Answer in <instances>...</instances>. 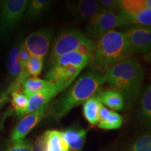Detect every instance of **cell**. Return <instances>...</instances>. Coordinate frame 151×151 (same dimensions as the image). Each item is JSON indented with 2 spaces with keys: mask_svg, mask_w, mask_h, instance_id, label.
Listing matches in <instances>:
<instances>
[{
  "mask_svg": "<svg viewBox=\"0 0 151 151\" xmlns=\"http://www.w3.org/2000/svg\"><path fill=\"white\" fill-rule=\"evenodd\" d=\"M121 11L127 16H134L141 11L151 9L150 0H120Z\"/></svg>",
  "mask_w": 151,
  "mask_h": 151,
  "instance_id": "23",
  "label": "cell"
},
{
  "mask_svg": "<svg viewBox=\"0 0 151 151\" xmlns=\"http://www.w3.org/2000/svg\"><path fill=\"white\" fill-rule=\"evenodd\" d=\"M102 104L108 106L112 111H120L124 109V99L120 93L113 89L99 90L97 92Z\"/></svg>",
  "mask_w": 151,
  "mask_h": 151,
  "instance_id": "18",
  "label": "cell"
},
{
  "mask_svg": "<svg viewBox=\"0 0 151 151\" xmlns=\"http://www.w3.org/2000/svg\"><path fill=\"white\" fill-rule=\"evenodd\" d=\"M12 91L9 85L0 86V111L10 101V94Z\"/></svg>",
  "mask_w": 151,
  "mask_h": 151,
  "instance_id": "30",
  "label": "cell"
},
{
  "mask_svg": "<svg viewBox=\"0 0 151 151\" xmlns=\"http://www.w3.org/2000/svg\"><path fill=\"white\" fill-rule=\"evenodd\" d=\"M123 122V118L116 111L106 106L101 107L99 113L97 127L101 129L112 130L119 129Z\"/></svg>",
  "mask_w": 151,
  "mask_h": 151,
  "instance_id": "17",
  "label": "cell"
},
{
  "mask_svg": "<svg viewBox=\"0 0 151 151\" xmlns=\"http://www.w3.org/2000/svg\"><path fill=\"white\" fill-rule=\"evenodd\" d=\"M53 83L43 80L38 77H29L24 81L22 85V92L27 97L33 94L41 92L50 87Z\"/></svg>",
  "mask_w": 151,
  "mask_h": 151,
  "instance_id": "20",
  "label": "cell"
},
{
  "mask_svg": "<svg viewBox=\"0 0 151 151\" xmlns=\"http://www.w3.org/2000/svg\"><path fill=\"white\" fill-rule=\"evenodd\" d=\"M50 104L43 106L37 111L23 116L13 129L9 141L15 142L25 139L26 136L36 127L38 124L46 117Z\"/></svg>",
  "mask_w": 151,
  "mask_h": 151,
  "instance_id": "9",
  "label": "cell"
},
{
  "mask_svg": "<svg viewBox=\"0 0 151 151\" xmlns=\"http://www.w3.org/2000/svg\"><path fill=\"white\" fill-rule=\"evenodd\" d=\"M52 1L50 0H32L29 1L26 8L25 17L28 20L37 18L47 12Z\"/></svg>",
  "mask_w": 151,
  "mask_h": 151,
  "instance_id": "22",
  "label": "cell"
},
{
  "mask_svg": "<svg viewBox=\"0 0 151 151\" xmlns=\"http://www.w3.org/2000/svg\"><path fill=\"white\" fill-rule=\"evenodd\" d=\"M98 1L104 11L115 14L121 12L120 0H99Z\"/></svg>",
  "mask_w": 151,
  "mask_h": 151,
  "instance_id": "29",
  "label": "cell"
},
{
  "mask_svg": "<svg viewBox=\"0 0 151 151\" xmlns=\"http://www.w3.org/2000/svg\"><path fill=\"white\" fill-rule=\"evenodd\" d=\"M28 2L27 0L0 1V37H9L14 32L24 16Z\"/></svg>",
  "mask_w": 151,
  "mask_h": 151,
  "instance_id": "6",
  "label": "cell"
},
{
  "mask_svg": "<svg viewBox=\"0 0 151 151\" xmlns=\"http://www.w3.org/2000/svg\"><path fill=\"white\" fill-rule=\"evenodd\" d=\"M129 24V21L122 12L115 14L104 11L92 17L88 21L86 35L92 40H98L106 33Z\"/></svg>",
  "mask_w": 151,
  "mask_h": 151,
  "instance_id": "5",
  "label": "cell"
},
{
  "mask_svg": "<svg viewBox=\"0 0 151 151\" xmlns=\"http://www.w3.org/2000/svg\"><path fill=\"white\" fill-rule=\"evenodd\" d=\"M128 151H151L150 134H144L136 139Z\"/></svg>",
  "mask_w": 151,
  "mask_h": 151,
  "instance_id": "27",
  "label": "cell"
},
{
  "mask_svg": "<svg viewBox=\"0 0 151 151\" xmlns=\"http://www.w3.org/2000/svg\"><path fill=\"white\" fill-rule=\"evenodd\" d=\"M23 40L21 37L18 39L9 51L7 58L6 83H11L24 70L19 62V55L21 50Z\"/></svg>",
  "mask_w": 151,
  "mask_h": 151,
  "instance_id": "13",
  "label": "cell"
},
{
  "mask_svg": "<svg viewBox=\"0 0 151 151\" xmlns=\"http://www.w3.org/2000/svg\"><path fill=\"white\" fill-rule=\"evenodd\" d=\"M30 57H31V55H30L29 52L27 50V49L24 48V46H23V43H22L21 50H20V55H19V62H20V65H21V67L23 69L26 63H27V61L30 58Z\"/></svg>",
  "mask_w": 151,
  "mask_h": 151,
  "instance_id": "31",
  "label": "cell"
},
{
  "mask_svg": "<svg viewBox=\"0 0 151 151\" xmlns=\"http://www.w3.org/2000/svg\"><path fill=\"white\" fill-rule=\"evenodd\" d=\"M104 83V75L92 70L86 72L66 88L58 99L50 103L47 116L60 121L73 108L83 105L94 96Z\"/></svg>",
  "mask_w": 151,
  "mask_h": 151,
  "instance_id": "2",
  "label": "cell"
},
{
  "mask_svg": "<svg viewBox=\"0 0 151 151\" xmlns=\"http://www.w3.org/2000/svg\"><path fill=\"white\" fill-rule=\"evenodd\" d=\"M68 9L76 20L85 21L100 13L104 12L99 1L94 0H79L68 3Z\"/></svg>",
  "mask_w": 151,
  "mask_h": 151,
  "instance_id": "12",
  "label": "cell"
},
{
  "mask_svg": "<svg viewBox=\"0 0 151 151\" xmlns=\"http://www.w3.org/2000/svg\"><path fill=\"white\" fill-rule=\"evenodd\" d=\"M44 60L43 58L37 57H30L24 68V71L27 73L29 76H32V77H38L41 74L43 67Z\"/></svg>",
  "mask_w": 151,
  "mask_h": 151,
  "instance_id": "26",
  "label": "cell"
},
{
  "mask_svg": "<svg viewBox=\"0 0 151 151\" xmlns=\"http://www.w3.org/2000/svg\"><path fill=\"white\" fill-rule=\"evenodd\" d=\"M81 71L82 70L81 69L71 67L50 65L48 70L45 74V78L46 81L51 83H58L71 79H76Z\"/></svg>",
  "mask_w": 151,
  "mask_h": 151,
  "instance_id": "16",
  "label": "cell"
},
{
  "mask_svg": "<svg viewBox=\"0 0 151 151\" xmlns=\"http://www.w3.org/2000/svg\"><path fill=\"white\" fill-rule=\"evenodd\" d=\"M103 104L97 93L88 99L83 104V114L86 120L91 125L97 124L99 121V110Z\"/></svg>",
  "mask_w": 151,
  "mask_h": 151,
  "instance_id": "19",
  "label": "cell"
},
{
  "mask_svg": "<svg viewBox=\"0 0 151 151\" xmlns=\"http://www.w3.org/2000/svg\"><path fill=\"white\" fill-rule=\"evenodd\" d=\"M139 101V113L141 120L147 124L151 121V86H146L141 92Z\"/></svg>",
  "mask_w": 151,
  "mask_h": 151,
  "instance_id": "21",
  "label": "cell"
},
{
  "mask_svg": "<svg viewBox=\"0 0 151 151\" xmlns=\"http://www.w3.org/2000/svg\"><path fill=\"white\" fill-rule=\"evenodd\" d=\"M123 32L112 30L95 43L90 65V70L104 75L111 67L131 57Z\"/></svg>",
  "mask_w": 151,
  "mask_h": 151,
  "instance_id": "3",
  "label": "cell"
},
{
  "mask_svg": "<svg viewBox=\"0 0 151 151\" xmlns=\"http://www.w3.org/2000/svg\"><path fill=\"white\" fill-rule=\"evenodd\" d=\"M91 59L92 56L90 55L75 51L59 57L49 65L71 67L83 70L84 68L90 65Z\"/></svg>",
  "mask_w": 151,
  "mask_h": 151,
  "instance_id": "14",
  "label": "cell"
},
{
  "mask_svg": "<svg viewBox=\"0 0 151 151\" xmlns=\"http://www.w3.org/2000/svg\"><path fill=\"white\" fill-rule=\"evenodd\" d=\"M2 151H35L33 144L28 139L11 142L9 141Z\"/></svg>",
  "mask_w": 151,
  "mask_h": 151,
  "instance_id": "28",
  "label": "cell"
},
{
  "mask_svg": "<svg viewBox=\"0 0 151 151\" xmlns=\"http://www.w3.org/2000/svg\"><path fill=\"white\" fill-rule=\"evenodd\" d=\"M62 132L69 146V151H82L86 140L88 130L81 126L73 125Z\"/></svg>",
  "mask_w": 151,
  "mask_h": 151,
  "instance_id": "15",
  "label": "cell"
},
{
  "mask_svg": "<svg viewBox=\"0 0 151 151\" xmlns=\"http://www.w3.org/2000/svg\"><path fill=\"white\" fill-rule=\"evenodd\" d=\"M123 33L131 55L146 53L150 49V27L134 26L127 29Z\"/></svg>",
  "mask_w": 151,
  "mask_h": 151,
  "instance_id": "10",
  "label": "cell"
},
{
  "mask_svg": "<svg viewBox=\"0 0 151 151\" xmlns=\"http://www.w3.org/2000/svg\"><path fill=\"white\" fill-rule=\"evenodd\" d=\"M144 69L137 60L127 59L111 67L104 74L105 83L124 99V109L133 108L143 90Z\"/></svg>",
  "mask_w": 151,
  "mask_h": 151,
  "instance_id": "1",
  "label": "cell"
},
{
  "mask_svg": "<svg viewBox=\"0 0 151 151\" xmlns=\"http://www.w3.org/2000/svg\"><path fill=\"white\" fill-rule=\"evenodd\" d=\"M75 79L53 83L49 88L39 93L33 94L28 97V104L27 109L23 113V116L32 113L40 109L43 106L51 103V101L60 92L63 91L72 83Z\"/></svg>",
  "mask_w": 151,
  "mask_h": 151,
  "instance_id": "8",
  "label": "cell"
},
{
  "mask_svg": "<svg viewBox=\"0 0 151 151\" xmlns=\"http://www.w3.org/2000/svg\"><path fill=\"white\" fill-rule=\"evenodd\" d=\"M35 151H69V146L61 131L47 130L36 140Z\"/></svg>",
  "mask_w": 151,
  "mask_h": 151,
  "instance_id": "11",
  "label": "cell"
},
{
  "mask_svg": "<svg viewBox=\"0 0 151 151\" xmlns=\"http://www.w3.org/2000/svg\"><path fill=\"white\" fill-rule=\"evenodd\" d=\"M122 13L128 19L130 24H135L137 27H150L151 9H146V10L141 11L139 14L134 15V16H127L123 12Z\"/></svg>",
  "mask_w": 151,
  "mask_h": 151,
  "instance_id": "25",
  "label": "cell"
},
{
  "mask_svg": "<svg viewBox=\"0 0 151 151\" xmlns=\"http://www.w3.org/2000/svg\"><path fill=\"white\" fill-rule=\"evenodd\" d=\"M52 40V29L44 28L32 32L23 41V46L30 55L45 59Z\"/></svg>",
  "mask_w": 151,
  "mask_h": 151,
  "instance_id": "7",
  "label": "cell"
},
{
  "mask_svg": "<svg viewBox=\"0 0 151 151\" xmlns=\"http://www.w3.org/2000/svg\"><path fill=\"white\" fill-rule=\"evenodd\" d=\"M95 42L78 29H69L62 32L52 43L49 55V64L63 55L79 51L90 55L93 52Z\"/></svg>",
  "mask_w": 151,
  "mask_h": 151,
  "instance_id": "4",
  "label": "cell"
},
{
  "mask_svg": "<svg viewBox=\"0 0 151 151\" xmlns=\"http://www.w3.org/2000/svg\"><path fill=\"white\" fill-rule=\"evenodd\" d=\"M10 101L11 109L15 116L18 118H22L27 107L28 97L20 90H16L11 93Z\"/></svg>",
  "mask_w": 151,
  "mask_h": 151,
  "instance_id": "24",
  "label": "cell"
}]
</instances>
